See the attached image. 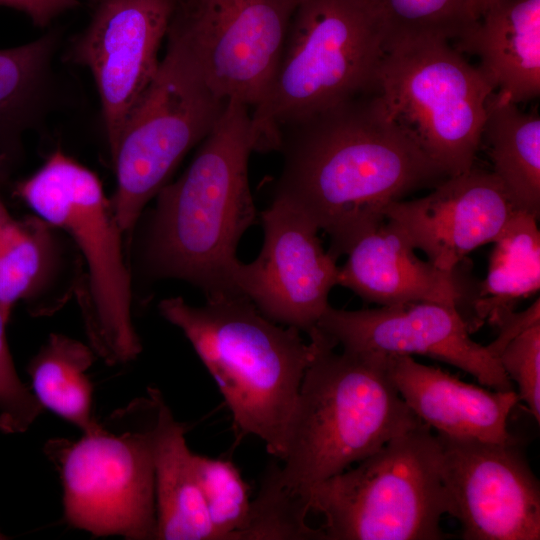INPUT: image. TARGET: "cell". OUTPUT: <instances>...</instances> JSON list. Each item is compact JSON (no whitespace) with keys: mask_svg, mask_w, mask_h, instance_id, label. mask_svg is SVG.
I'll list each match as a JSON object with an SVG mask.
<instances>
[{"mask_svg":"<svg viewBox=\"0 0 540 540\" xmlns=\"http://www.w3.org/2000/svg\"><path fill=\"white\" fill-rule=\"evenodd\" d=\"M273 198L301 211L346 255L405 195L447 178L389 116L376 92L284 128Z\"/></svg>","mask_w":540,"mask_h":540,"instance_id":"6da1fadb","label":"cell"},{"mask_svg":"<svg viewBox=\"0 0 540 540\" xmlns=\"http://www.w3.org/2000/svg\"><path fill=\"white\" fill-rule=\"evenodd\" d=\"M253 152L251 109L230 100L189 166L155 197L144 240L153 277L186 281L207 301L242 297L236 251L258 217L248 177Z\"/></svg>","mask_w":540,"mask_h":540,"instance_id":"7a4b0ae2","label":"cell"},{"mask_svg":"<svg viewBox=\"0 0 540 540\" xmlns=\"http://www.w3.org/2000/svg\"><path fill=\"white\" fill-rule=\"evenodd\" d=\"M308 336L316 352L299 388L279 469L283 486L307 502L315 485L423 424L391 381L387 355L337 353L317 328Z\"/></svg>","mask_w":540,"mask_h":540,"instance_id":"3957f363","label":"cell"},{"mask_svg":"<svg viewBox=\"0 0 540 540\" xmlns=\"http://www.w3.org/2000/svg\"><path fill=\"white\" fill-rule=\"evenodd\" d=\"M216 381L236 430L262 440L282 460L289 421L316 342L295 327L265 317L246 297L193 306L182 297L160 301Z\"/></svg>","mask_w":540,"mask_h":540,"instance_id":"277c9868","label":"cell"},{"mask_svg":"<svg viewBox=\"0 0 540 540\" xmlns=\"http://www.w3.org/2000/svg\"><path fill=\"white\" fill-rule=\"evenodd\" d=\"M390 40L378 0H296L272 82L251 110L257 152L278 150L287 126L376 92Z\"/></svg>","mask_w":540,"mask_h":540,"instance_id":"5b68a950","label":"cell"},{"mask_svg":"<svg viewBox=\"0 0 540 540\" xmlns=\"http://www.w3.org/2000/svg\"><path fill=\"white\" fill-rule=\"evenodd\" d=\"M14 195L67 234L84 262L79 302L95 354L110 365L137 358L142 345L132 322L124 232L98 176L56 149L38 170L16 184Z\"/></svg>","mask_w":540,"mask_h":540,"instance_id":"8992f818","label":"cell"},{"mask_svg":"<svg viewBox=\"0 0 540 540\" xmlns=\"http://www.w3.org/2000/svg\"><path fill=\"white\" fill-rule=\"evenodd\" d=\"M310 512L321 540H438L448 514L441 446L426 425L384 444L352 469L315 485Z\"/></svg>","mask_w":540,"mask_h":540,"instance_id":"52a82bcc","label":"cell"},{"mask_svg":"<svg viewBox=\"0 0 540 540\" xmlns=\"http://www.w3.org/2000/svg\"><path fill=\"white\" fill-rule=\"evenodd\" d=\"M494 91L449 40L429 35L392 38L376 88L389 116L447 177L473 168Z\"/></svg>","mask_w":540,"mask_h":540,"instance_id":"ba28073f","label":"cell"},{"mask_svg":"<svg viewBox=\"0 0 540 540\" xmlns=\"http://www.w3.org/2000/svg\"><path fill=\"white\" fill-rule=\"evenodd\" d=\"M227 102L213 94L181 51L167 45L154 79L109 151L116 176L111 202L124 232L135 227L184 156L210 133Z\"/></svg>","mask_w":540,"mask_h":540,"instance_id":"9c48e42d","label":"cell"},{"mask_svg":"<svg viewBox=\"0 0 540 540\" xmlns=\"http://www.w3.org/2000/svg\"><path fill=\"white\" fill-rule=\"evenodd\" d=\"M120 432L102 427L76 442H58L64 517L94 536L156 539L157 517L152 428H129L120 411Z\"/></svg>","mask_w":540,"mask_h":540,"instance_id":"30bf717a","label":"cell"},{"mask_svg":"<svg viewBox=\"0 0 540 540\" xmlns=\"http://www.w3.org/2000/svg\"><path fill=\"white\" fill-rule=\"evenodd\" d=\"M296 0H177L166 43L224 101L251 110L278 66Z\"/></svg>","mask_w":540,"mask_h":540,"instance_id":"8fae6325","label":"cell"},{"mask_svg":"<svg viewBox=\"0 0 540 540\" xmlns=\"http://www.w3.org/2000/svg\"><path fill=\"white\" fill-rule=\"evenodd\" d=\"M448 514L466 540H539L540 488L515 444L436 434Z\"/></svg>","mask_w":540,"mask_h":540,"instance_id":"7c38bea8","label":"cell"},{"mask_svg":"<svg viewBox=\"0 0 540 540\" xmlns=\"http://www.w3.org/2000/svg\"><path fill=\"white\" fill-rule=\"evenodd\" d=\"M259 216L262 248L254 261L240 262L237 292L268 319L309 335L338 283L337 259L324 249L319 229L288 202L273 198Z\"/></svg>","mask_w":540,"mask_h":540,"instance_id":"4fadbf2b","label":"cell"},{"mask_svg":"<svg viewBox=\"0 0 540 540\" xmlns=\"http://www.w3.org/2000/svg\"><path fill=\"white\" fill-rule=\"evenodd\" d=\"M177 0H101L68 60L93 77L109 151L152 80Z\"/></svg>","mask_w":540,"mask_h":540,"instance_id":"5bb4252c","label":"cell"},{"mask_svg":"<svg viewBox=\"0 0 540 540\" xmlns=\"http://www.w3.org/2000/svg\"><path fill=\"white\" fill-rule=\"evenodd\" d=\"M317 329L342 350L385 355L413 354L453 365L493 390H514L499 360L473 341L461 312L434 302H414L372 309L328 306Z\"/></svg>","mask_w":540,"mask_h":540,"instance_id":"9a60e30c","label":"cell"},{"mask_svg":"<svg viewBox=\"0 0 540 540\" xmlns=\"http://www.w3.org/2000/svg\"><path fill=\"white\" fill-rule=\"evenodd\" d=\"M515 210L495 175L473 167L424 197L392 202L383 215L430 263L454 272L470 252L496 240Z\"/></svg>","mask_w":540,"mask_h":540,"instance_id":"2e32d148","label":"cell"},{"mask_svg":"<svg viewBox=\"0 0 540 540\" xmlns=\"http://www.w3.org/2000/svg\"><path fill=\"white\" fill-rule=\"evenodd\" d=\"M415 250L402 230L385 218L348 250L337 285L380 306L434 302L460 311L464 303H470L469 286L458 269L442 271Z\"/></svg>","mask_w":540,"mask_h":540,"instance_id":"e0dca14e","label":"cell"},{"mask_svg":"<svg viewBox=\"0 0 540 540\" xmlns=\"http://www.w3.org/2000/svg\"><path fill=\"white\" fill-rule=\"evenodd\" d=\"M387 356L388 373L399 395L437 434L494 443L513 440L507 422L519 401L517 392L490 391L463 382L412 356Z\"/></svg>","mask_w":540,"mask_h":540,"instance_id":"ac0fdd59","label":"cell"},{"mask_svg":"<svg viewBox=\"0 0 540 540\" xmlns=\"http://www.w3.org/2000/svg\"><path fill=\"white\" fill-rule=\"evenodd\" d=\"M456 40L460 53L479 58L496 92L516 104L538 98L540 0H499Z\"/></svg>","mask_w":540,"mask_h":540,"instance_id":"d6986e66","label":"cell"},{"mask_svg":"<svg viewBox=\"0 0 540 540\" xmlns=\"http://www.w3.org/2000/svg\"><path fill=\"white\" fill-rule=\"evenodd\" d=\"M60 230L37 215L14 217L0 199V305L12 312L20 301L34 315L56 311L68 295Z\"/></svg>","mask_w":540,"mask_h":540,"instance_id":"ffe728a7","label":"cell"},{"mask_svg":"<svg viewBox=\"0 0 540 540\" xmlns=\"http://www.w3.org/2000/svg\"><path fill=\"white\" fill-rule=\"evenodd\" d=\"M154 406L152 428L157 517L156 539L215 540L203 494L187 446V428L178 422L161 392L148 388Z\"/></svg>","mask_w":540,"mask_h":540,"instance_id":"44dd1931","label":"cell"},{"mask_svg":"<svg viewBox=\"0 0 540 540\" xmlns=\"http://www.w3.org/2000/svg\"><path fill=\"white\" fill-rule=\"evenodd\" d=\"M59 35L50 31L15 47L0 49V157L17 160L26 131L41 122L54 92L53 57Z\"/></svg>","mask_w":540,"mask_h":540,"instance_id":"7402d4cb","label":"cell"},{"mask_svg":"<svg viewBox=\"0 0 540 540\" xmlns=\"http://www.w3.org/2000/svg\"><path fill=\"white\" fill-rule=\"evenodd\" d=\"M493 174L512 206L539 219L540 118L494 91L482 131Z\"/></svg>","mask_w":540,"mask_h":540,"instance_id":"603a6c76","label":"cell"},{"mask_svg":"<svg viewBox=\"0 0 540 540\" xmlns=\"http://www.w3.org/2000/svg\"><path fill=\"white\" fill-rule=\"evenodd\" d=\"M537 218L515 210L493 242L486 278L471 300V331L484 321L495 324L522 299L540 289V232Z\"/></svg>","mask_w":540,"mask_h":540,"instance_id":"cb8c5ba5","label":"cell"},{"mask_svg":"<svg viewBox=\"0 0 540 540\" xmlns=\"http://www.w3.org/2000/svg\"><path fill=\"white\" fill-rule=\"evenodd\" d=\"M95 355L90 345L52 333L28 366L31 391L41 407L83 433L102 427L93 414V385L87 375Z\"/></svg>","mask_w":540,"mask_h":540,"instance_id":"d4e9b609","label":"cell"},{"mask_svg":"<svg viewBox=\"0 0 540 540\" xmlns=\"http://www.w3.org/2000/svg\"><path fill=\"white\" fill-rule=\"evenodd\" d=\"M279 469L275 461L265 469L237 540H321L319 528L307 523L308 502L283 486Z\"/></svg>","mask_w":540,"mask_h":540,"instance_id":"484cf974","label":"cell"},{"mask_svg":"<svg viewBox=\"0 0 540 540\" xmlns=\"http://www.w3.org/2000/svg\"><path fill=\"white\" fill-rule=\"evenodd\" d=\"M215 540H237L250 513L249 486L231 461L193 453Z\"/></svg>","mask_w":540,"mask_h":540,"instance_id":"4316f807","label":"cell"},{"mask_svg":"<svg viewBox=\"0 0 540 540\" xmlns=\"http://www.w3.org/2000/svg\"><path fill=\"white\" fill-rule=\"evenodd\" d=\"M387 18L391 39L438 36L456 40L468 27L463 0H378Z\"/></svg>","mask_w":540,"mask_h":540,"instance_id":"83f0119b","label":"cell"},{"mask_svg":"<svg viewBox=\"0 0 540 540\" xmlns=\"http://www.w3.org/2000/svg\"><path fill=\"white\" fill-rule=\"evenodd\" d=\"M10 315L11 311L0 305V430L17 434L29 429L42 407L16 371L6 338Z\"/></svg>","mask_w":540,"mask_h":540,"instance_id":"f1b7e54d","label":"cell"},{"mask_svg":"<svg viewBox=\"0 0 540 540\" xmlns=\"http://www.w3.org/2000/svg\"><path fill=\"white\" fill-rule=\"evenodd\" d=\"M510 381L519 388L537 423L540 421V322L510 340L498 356Z\"/></svg>","mask_w":540,"mask_h":540,"instance_id":"f546056e","label":"cell"},{"mask_svg":"<svg viewBox=\"0 0 540 540\" xmlns=\"http://www.w3.org/2000/svg\"><path fill=\"white\" fill-rule=\"evenodd\" d=\"M80 0H0V7L25 14L31 22L44 28L63 13L77 7Z\"/></svg>","mask_w":540,"mask_h":540,"instance_id":"4dcf8cb0","label":"cell"},{"mask_svg":"<svg viewBox=\"0 0 540 540\" xmlns=\"http://www.w3.org/2000/svg\"><path fill=\"white\" fill-rule=\"evenodd\" d=\"M537 322H540L539 298L522 312L511 311L502 315L495 322L499 328L498 337L486 346L498 359L499 354L510 340Z\"/></svg>","mask_w":540,"mask_h":540,"instance_id":"1f68e13d","label":"cell"},{"mask_svg":"<svg viewBox=\"0 0 540 540\" xmlns=\"http://www.w3.org/2000/svg\"><path fill=\"white\" fill-rule=\"evenodd\" d=\"M499 0H463V10L467 25H471Z\"/></svg>","mask_w":540,"mask_h":540,"instance_id":"d6a6232c","label":"cell"},{"mask_svg":"<svg viewBox=\"0 0 540 540\" xmlns=\"http://www.w3.org/2000/svg\"><path fill=\"white\" fill-rule=\"evenodd\" d=\"M86 1H88V2L92 5V7H93L94 5H96V4H97L98 2H100L101 0H86Z\"/></svg>","mask_w":540,"mask_h":540,"instance_id":"836d02e7","label":"cell"},{"mask_svg":"<svg viewBox=\"0 0 540 540\" xmlns=\"http://www.w3.org/2000/svg\"><path fill=\"white\" fill-rule=\"evenodd\" d=\"M2 165H3V160H2V158L0 157V168L2 167Z\"/></svg>","mask_w":540,"mask_h":540,"instance_id":"e575fe53","label":"cell"}]
</instances>
